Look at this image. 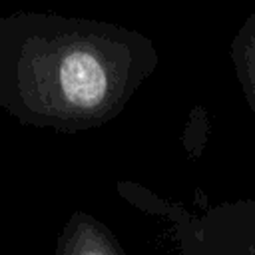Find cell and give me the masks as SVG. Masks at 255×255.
<instances>
[{
	"label": "cell",
	"instance_id": "7a4b0ae2",
	"mask_svg": "<svg viewBox=\"0 0 255 255\" xmlns=\"http://www.w3.org/2000/svg\"><path fill=\"white\" fill-rule=\"evenodd\" d=\"M56 255H124L108 229L86 213H74L68 221Z\"/></svg>",
	"mask_w": 255,
	"mask_h": 255
},
{
	"label": "cell",
	"instance_id": "6da1fadb",
	"mask_svg": "<svg viewBox=\"0 0 255 255\" xmlns=\"http://www.w3.org/2000/svg\"><path fill=\"white\" fill-rule=\"evenodd\" d=\"M133 36L44 14L0 18V106L20 124L88 129L120 114L137 82Z\"/></svg>",
	"mask_w": 255,
	"mask_h": 255
}]
</instances>
